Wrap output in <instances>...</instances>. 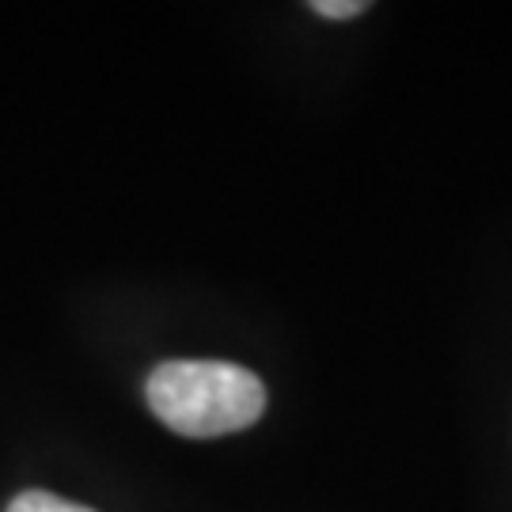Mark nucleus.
<instances>
[{"label":"nucleus","instance_id":"obj_1","mask_svg":"<svg viewBox=\"0 0 512 512\" xmlns=\"http://www.w3.org/2000/svg\"><path fill=\"white\" fill-rule=\"evenodd\" d=\"M148 406L171 433L190 440L251 429L266 410V387L232 361H164L148 376Z\"/></svg>","mask_w":512,"mask_h":512},{"label":"nucleus","instance_id":"obj_2","mask_svg":"<svg viewBox=\"0 0 512 512\" xmlns=\"http://www.w3.org/2000/svg\"><path fill=\"white\" fill-rule=\"evenodd\" d=\"M4 512H95L88 505H76V501H65L57 494H46V490H27V494L12 497V505Z\"/></svg>","mask_w":512,"mask_h":512},{"label":"nucleus","instance_id":"obj_3","mask_svg":"<svg viewBox=\"0 0 512 512\" xmlns=\"http://www.w3.org/2000/svg\"><path fill=\"white\" fill-rule=\"evenodd\" d=\"M311 12H319V16L327 19H353L361 16V12H368V4L365 0H315Z\"/></svg>","mask_w":512,"mask_h":512}]
</instances>
